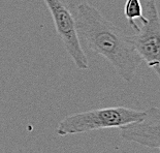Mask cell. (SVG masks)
Listing matches in <instances>:
<instances>
[{
  "label": "cell",
  "mask_w": 160,
  "mask_h": 153,
  "mask_svg": "<svg viewBox=\"0 0 160 153\" xmlns=\"http://www.w3.org/2000/svg\"><path fill=\"white\" fill-rule=\"evenodd\" d=\"M159 153H160V149H159Z\"/></svg>",
  "instance_id": "52a82bcc"
},
{
  "label": "cell",
  "mask_w": 160,
  "mask_h": 153,
  "mask_svg": "<svg viewBox=\"0 0 160 153\" xmlns=\"http://www.w3.org/2000/svg\"><path fill=\"white\" fill-rule=\"evenodd\" d=\"M145 111L126 107H111L81 112L67 116L57 127L59 135H76L104 128H120L142 120Z\"/></svg>",
  "instance_id": "7a4b0ae2"
},
{
  "label": "cell",
  "mask_w": 160,
  "mask_h": 153,
  "mask_svg": "<svg viewBox=\"0 0 160 153\" xmlns=\"http://www.w3.org/2000/svg\"><path fill=\"white\" fill-rule=\"evenodd\" d=\"M52 15L57 34L79 69H89V61L82 47L76 16L68 0H43Z\"/></svg>",
  "instance_id": "3957f363"
},
{
  "label": "cell",
  "mask_w": 160,
  "mask_h": 153,
  "mask_svg": "<svg viewBox=\"0 0 160 153\" xmlns=\"http://www.w3.org/2000/svg\"><path fill=\"white\" fill-rule=\"evenodd\" d=\"M74 12L79 35L93 52L103 56L127 82L133 79L142 59L130 35L101 15L88 2H81Z\"/></svg>",
  "instance_id": "6da1fadb"
},
{
  "label": "cell",
  "mask_w": 160,
  "mask_h": 153,
  "mask_svg": "<svg viewBox=\"0 0 160 153\" xmlns=\"http://www.w3.org/2000/svg\"><path fill=\"white\" fill-rule=\"evenodd\" d=\"M147 9L146 21L130 36L138 55L160 79V17L155 0L148 1Z\"/></svg>",
  "instance_id": "277c9868"
},
{
  "label": "cell",
  "mask_w": 160,
  "mask_h": 153,
  "mask_svg": "<svg viewBox=\"0 0 160 153\" xmlns=\"http://www.w3.org/2000/svg\"><path fill=\"white\" fill-rule=\"evenodd\" d=\"M120 135L125 141L149 148L160 149V109L149 108L142 120L120 127Z\"/></svg>",
  "instance_id": "5b68a950"
},
{
  "label": "cell",
  "mask_w": 160,
  "mask_h": 153,
  "mask_svg": "<svg viewBox=\"0 0 160 153\" xmlns=\"http://www.w3.org/2000/svg\"><path fill=\"white\" fill-rule=\"evenodd\" d=\"M124 13L127 19L129 26L134 30L135 32L138 31L139 27L135 23L134 20H141L142 23L146 21V17L142 15V8L141 4V0H126L124 6Z\"/></svg>",
  "instance_id": "8992f818"
}]
</instances>
